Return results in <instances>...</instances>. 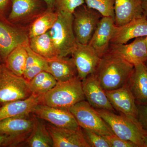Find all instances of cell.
<instances>
[{"label": "cell", "mask_w": 147, "mask_h": 147, "mask_svg": "<svg viewBox=\"0 0 147 147\" xmlns=\"http://www.w3.org/2000/svg\"><path fill=\"white\" fill-rule=\"evenodd\" d=\"M28 43L29 42L15 47L3 62L7 68L18 76H23L25 71L28 57L27 45Z\"/></svg>", "instance_id": "25"}, {"label": "cell", "mask_w": 147, "mask_h": 147, "mask_svg": "<svg viewBox=\"0 0 147 147\" xmlns=\"http://www.w3.org/2000/svg\"><path fill=\"white\" fill-rule=\"evenodd\" d=\"M116 28L113 17L102 16L99 21L88 45L100 58L108 52Z\"/></svg>", "instance_id": "15"}, {"label": "cell", "mask_w": 147, "mask_h": 147, "mask_svg": "<svg viewBox=\"0 0 147 147\" xmlns=\"http://www.w3.org/2000/svg\"><path fill=\"white\" fill-rule=\"evenodd\" d=\"M30 116L9 118L0 121V134L8 135L11 146H19L30 136L35 123L34 116Z\"/></svg>", "instance_id": "10"}, {"label": "cell", "mask_w": 147, "mask_h": 147, "mask_svg": "<svg viewBox=\"0 0 147 147\" xmlns=\"http://www.w3.org/2000/svg\"><path fill=\"white\" fill-rule=\"evenodd\" d=\"M144 64L145 65H146V66L147 67V59L146 61L145 62Z\"/></svg>", "instance_id": "39"}, {"label": "cell", "mask_w": 147, "mask_h": 147, "mask_svg": "<svg viewBox=\"0 0 147 147\" xmlns=\"http://www.w3.org/2000/svg\"><path fill=\"white\" fill-rule=\"evenodd\" d=\"M84 4V0H55L54 9L58 13L73 14L77 7Z\"/></svg>", "instance_id": "29"}, {"label": "cell", "mask_w": 147, "mask_h": 147, "mask_svg": "<svg viewBox=\"0 0 147 147\" xmlns=\"http://www.w3.org/2000/svg\"><path fill=\"white\" fill-rule=\"evenodd\" d=\"M142 1L143 14L147 18V0H142Z\"/></svg>", "instance_id": "35"}, {"label": "cell", "mask_w": 147, "mask_h": 147, "mask_svg": "<svg viewBox=\"0 0 147 147\" xmlns=\"http://www.w3.org/2000/svg\"><path fill=\"white\" fill-rule=\"evenodd\" d=\"M39 103L40 96L34 93L24 100L5 103L0 107V121L9 118L28 117L35 106Z\"/></svg>", "instance_id": "19"}, {"label": "cell", "mask_w": 147, "mask_h": 147, "mask_svg": "<svg viewBox=\"0 0 147 147\" xmlns=\"http://www.w3.org/2000/svg\"><path fill=\"white\" fill-rule=\"evenodd\" d=\"M40 103L55 108L69 109L86 98L82 81L78 76L65 82H57L48 92L40 96Z\"/></svg>", "instance_id": "2"}, {"label": "cell", "mask_w": 147, "mask_h": 147, "mask_svg": "<svg viewBox=\"0 0 147 147\" xmlns=\"http://www.w3.org/2000/svg\"><path fill=\"white\" fill-rule=\"evenodd\" d=\"M137 119L142 129L147 134V104L138 105Z\"/></svg>", "instance_id": "32"}, {"label": "cell", "mask_w": 147, "mask_h": 147, "mask_svg": "<svg viewBox=\"0 0 147 147\" xmlns=\"http://www.w3.org/2000/svg\"><path fill=\"white\" fill-rule=\"evenodd\" d=\"M105 92L114 109L128 117L137 119V104L127 84L117 89Z\"/></svg>", "instance_id": "17"}, {"label": "cell", "mask_w": 147, "mask_h": 147, "mask_svg": "<svg viewBox=\"0 0 147 147\" xmlns=\"http://www.w3.org/2000/svg\"><path fill=\"white\" fill-rule=\"evenodd\" d=\"M43 0H11L7 19L20 28L28 30L32 23L47 10Z\"/></svg>", "instance_id": "6"}, {"label": "cell", "mask_w": 147, "mask_h": 147, "mask_svg": "<svg viewBox=\"0 0 147 147\" xmlns=\"http://www.w3.org/2000/svg\"><path fill=\"white\" fill-rule=\"evenodd\" d=\"M32 114L57 127L76 129L80 127L69 109L55 108L39 103L34 108Z\"/></svg>", "instance_id": "11"}, {"label": "cell", "mask_w": 147, "mask_h": 147, "mask_svg": "<svg viewBox=\"0 0 147 147\" xmlns=\"http://www.w3.org/2000/svg\"><path fill=\"white\" fill-rule=\"evenodd\" d=\"M82 81V89L85 97L95 109H102L114 112L105 90L94 74L87 76Z\"/></svg>", "instance_id": "16"}, {"label": "cell", "mask_w": 147, "mask_h": 147, "mask_svg": "<svg viewBox=\"0 0 147 147\" xmlns=\"http://www.w3.org/2000/svg\"><path fill=\"white\" fill-rule=\"evenodd\" d=\"M29 46L33 52L47 60L58 57L48 31L29 38Z\"/></svg>", "instance_id": "24"}, {"label": "cell", "mask_w": 147, "mask_h": 147, "mask_svg": "<svg viewBox=\"0 0 147 147\" xmlns=\"http://www.w3.org/2000/svg\"><path fill=\"white\" fill-rule=\"evenodd\" d=\"M71 55L76 65L78 77L82 81L94 73L101 59L88 44L79 42Z\"/></svg>", "instance_id": "13"}, {"label": "cell", "mask_w": 147, "mask_h": 147, "mask_svg": "<svg viewBox=\"0 0 147 147\" xmlns=\"http://www.w3.org/2000/svg\"><path fill=\"white\" fill-rule=\"evenodd\" d=\"M1 105H0V107H1Z\"/></svg>", "instance_id": "41"}, {"label": "cell", "mask_w": 147, "mask_h": 147, "mask_svg": "<svg viewBox=\"0 0 147 147\" xmlns=\"http://www.w3.org/2000/svg\"><path fill=\"white\" fill-rule=\"evenodd\" d=\"M56 22L48 31L58 57L68 56L77 44L74 32L73 14L58 13Z\"/></svg>", "instance_id": "4"}, {"label": "cell", "mask_w": 147, "mask_h": 147, "mask_svg": "<svg viewBox=\"0 0 147 147\" xmlns=\"http://www.w3.org/2000/svg\"><path fill=\"white\" fill-rule=\"evenodd\" d=\"M84 1L88 7L97 11L102 16L115 18V0H84Z\"/></svg>", "instance_id": "28"}, {"label": "cell", "mask_w": 147, "mask_h": 147, "mask_svg": "<svg viewBox=\"0 0 147 147\" xmlns=\"http://www.w3.org/2000/svg\"><path fill=\"white\" fill-rule=\"evenodd\" d=\"M34 116V127L26 143L30 147H53V139L46 123L43 120Z\"/></svg>", "instance_id": "23"}, {"label": "cell", "mask_w": 147, "mask_h": 147, "mask_svg": "<svg viewBox=\"0 0 147 147\" xmlns=\"http://www.w3.org/2000/svg\"><path fill=\"white\" fill-rule=\"evenodd\" d=\"M2 61H1V59H0V64H1V63Z\"/></svg>", "instance_id": "40"}, {"label": "cell", "mask_w": 147, "mask_h": 147, "mask_svg": "<svg viewBox=\"0 0 147 147\" xmlns=\"http://www.w3.org/2000/svg\"><path fill=\"white\" fill-rule=\"evenodd\" d=\"M115 24L120 26L143 16L142 0H115Z\"/></svg>", "instance_id": "21"}, {"label": "cell", "mask_w": 147, "mask_h": 147, "mask_svg": "<svg viewBox=\"0 0 147 147\" xmlns=\"http://www.w3.org/2000/svg\"><path fill=\"white\" fill-rule=\"evenodd\" d=\"M11 0H0V16L7 17L11 8Z\"/></svg>", "instance_id": "33"}, {"label": "cell", "mask_w": 147, "mask_h": 147, "mask_svg": "<svg viewBox=\"0 0 147 147\" xmlns=\"http://www.w3.org/2000/svg\"><path fill=\"white\" fill-rule=\"evenodd\" d=\"M8 135L0 134V147H3Z\"/></svg>", "instance_id": "36"}, {"label": "cell", "mask_w": 147, "mask_h": 147, "mask_svg": "<svg viewBox=\"0 0 147 147\" xmlns=\"http://www.w3.org/2000/svg\"><path fill=\"white\" fill-rule=\"evenodd\" d=\"M32 94L28 82L24 76L13 73L2 62L0 64V105L24 100Z\"/></svg>", "instance_id": "5"}, {"label": "cell", "mask_w": 147, "mask_h": 147, "mask_svg": "<svg viewBox=\"0 0 147 147\" xmlns=\"http://www.w3.org/2000/svg\"><path fill=\"white\" fill-rule=\"evenodd\" d=\"M47 61L48 72L57 82H65L78 76L76 65L72 57H58Z\"/></svg>", "instance_id": "22"}, {"label": "cell", "mask_w": 147, "mask_h": 147, "mask_svg": "<svg viewBox=\"0 0 147 147\" xmlns=\"http://www.w3.org/2000/svg\"><path fill=\"white\" fill-rule=\"evenodd\" d=\"M147 35V18L144 15L117 26L111 43L126 44L130 40Z\"/></svg>", "instance_id": "18"}, {"label": "cell", "mask_w": 147, "mask_h": 147, "mask_svg": "<svg viewBox=\"0 0 147 147\" xmlns=\"http://www.w3.org/2000/svg\"><path fill=\"white\" fill-rule=\"evenodd\" d=\"M47 5V9L49 10H55L54 4L55 0H43Z\"/></svg>", "instance_id": "34"}, {"label": "cell", "mask_w": 147, "mask_h": 147, "mask_svg": "<svg viewBox=\"0 0 147 147\" xmlns=\"http://www.w3.org/2000/svg\"><path fill=\"white\" fill-rule=\"evenodd\" d=\"M59 13L55 10H47L34 20L28 30L29 38L43 34L50 30L57 19Z\"/></svg>", "instance_id": "27"}, {"label": "cell", "mask_w": 147, "mask_h": 147, "mask_svg": "<svg viewBox=\"0 0 147 147\" xmlns=\"http://www.w3.org/2000/svg\"><path fill=\"white\" fill-rule=\"evenodd\" d=\"M145 37L137 38L128 44L110 43L108 52L134 66L144 63L147 59V47Z\"/></svg>", "instance_id": "12"}, {"label": "cell", "mask_w": 147, "mask_h": 147, "mask_svg": "<svg viewBox=\"0 0 147 147\" xmlns=\"http://www.w3.org/2000/svg\"><path fill=\"white\" fill-rule=\"evenodd\" d=\"M145 41H146V46L147 47V35L145 37Z\"/></svg>", "instance_id": "38"}, {"label": "cell", "mask_w": 147, "mask_h": 147, "mask_svg": "<svg viewBox=\"0 0 147 147\" xmlns=\"http://www.w3.org/2000/svg\"><path fill=\"white\" fill-rule=\"evenodd\" d=\"M143 147H147V134H145L143 137Z\"/></svg>", "instance_id": "37"}, {"label": "cell", "mask_w": 147, "mask_h": 147, "mask_svg": "<svg viewBox=\"0 0 147 147\" xmlns=\"http://www.w3.org/2000/svg\"><path fill=\"white\" fill-rule=\"evenodd\" d=\"M28 30L10 23L0 16V59L3 63L15 47L29 42Z\"/></svg>", "instance_id": "9"}, {"label": "cell", "mask_w": 147, "mask_h": 147, "mask_svg": "<svg viewBox=\"0 0 147 147\" xmlns=\"http://www.w3.org/2000/svg\"><path fill=\"white\" fill-rule=\"evenodd\" d=\"M27 50L28 57L23 76L29 82L40 72H48L49 66L47 60L33 52L29 47V43L27 45Z\"/></svg>", "instance_id": "26"}, {"label": "cell", "mask_w": 147, "mask_h": 147, "mask_svg": "<svg viewBox=\"0 0 147 147\" xmlns=\"http://www.w3.org/2000/svg\"><path fill=\"white\" fill-rule=\"evenodd\" d=\"M81 128L106 136L114 134L95 108L85 100L77 102L69 108Z\"/></svg>", "instance_id": "8"}, {"label": "cell", "mask_w": 147, "mask_h": 147, "mask_svg": "<svg viewBox=\"0 0 147 147\" xmlns=\"http://www.w3.org/2000/svg\"><path fill=\"white\" fill-rule=\"evenodd\" d=\"M127 84L136 103L147 104V67L144 63L134 66Z\"/></svg>", "instance_id": "20"}, {"label": "cell", "mask_w": 147, "mask_h": 147, "mask_svg": "<svg viewBox=\"0 0 147 147\" xmlns=\"http://www.w3.org/2000/svg\"><path fill=\"white\" fill-rule=\"evenodd\" d=\"M104 137L108 141L110 147H138L133 142L122 139L114 134Z\"/></svg>", "instance_id": "31"}, {"label": "cell", "mask_w": 147, "mask_h": 147, "mask_svg": "<svg viewBox=\"0 0 147 147\" xmlns=\"http://www.w3.org/2000/svg\"><path fill=\"white\" fill-rule=\"evenodd\" d=\"M111 129L113 133L122 139L133 142L138 147H143V137L146 134L138 123L137 119L121 113L102 109H95Z\"/></svg>", "instance_id": "3"}, {"label": "cell", "mask_w": 147, "mask_h": 147, "mask_svg": "<svg viewBox=\"0 0 147 147\" xmlns=\"http://www.w3.org/2000/svg\"><path fill=\"white\" fill-rule=\"evenodd\" d=\"M53 141V147H90L82 128H61L46 123Z\"/></svg>", "instance_id": "14"}, {"label": "cell", "mask_w": 147, "mask_h": 147, "mask_svg": "<svg viewBox=\"0 0 147 147\" xmlns=\"http://www.w3.org/2000/svg\"><path fill=\"white\" fill-rule=\"evenodd\" d=\"M84 136L90 147H110L104 136H101L89 129H82Z\"/></svg>", "instance_id": "30"}, {"label": "cell", "mask_w": 147, "mask_h": 147, "mask_svg": "<svg viewBox=\"0 0 147 147\" xmlns=\"http://www.w3.org/2000/svg\"><path fill=\"white\" fill-rule=\"evenodd\" d=\"M134 66L107 52L100 59L94 74L105 91L113 90L127 84Z\"/></svg>", "instance_id": "1"}, {"label": "cell", "mask_w": 147, "mask_h": 147, "mask_svg": "<svg viewBox=\"0 0 147 147\" xmlns=\"http://www.w3.org/2000/svg\"><path fill=\"white\" fill-rule=\"evenodd\" d=\"M73 16V30L76 41L81 44H88L102 16L85 4L75 9Z\"/></svg>", "instance_id": "7"}]
</instances>
